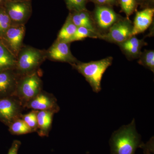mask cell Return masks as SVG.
I'll return each instance as SVG.
<instances>
[{
  "label": "cell",
  "instance_id": "23",
  "mask_svg": "<svg viewBox=\"0 0 154 154\" xmlns=\"http://www.w3.org/2000/svg\"><path fill=\"white\" fill-rule=\"evenodd\" d=\"M11 25V19L5 8H0V40Z\"/></svg>",
  "mask_w": 154,
  "mask_h": 154
},
{
  "label": "cell",
  "instance_id": "2",
  "mask_svg": "<svg viewBox=\"0 0 154 154\" xmlns=\"http://www.w3.org/2000/svg\"><path fill=\"white\" fill-rule=\"evenodd\" d=\"M46 59V50L24 45L17 54L14 71L19 78L36 72Z\"/></svg>",
  "mask_w": 154,
  "mask_h": 154
},
{
  "label": "cell",
  "instance_id": "12",
  "mask_svg": "<svg viewBox=\"0 0 154 154\" xmlns=\"http://www.w3.org/2000/svg\"><path fill=\"white\" fill-rule=\"evenodd\" d=\"M95 20L99 28L106 30L119 19L113 10L104 6H97L94 12Z\"/></svg>",
  "mask_w": 154,
  "mask_h": 154
},
{
  "label": "cell",
  "instance_id": "19",
  "mask_svg": "<svg viewBox=\"0 0 154 154\" xmlns=\"http://www.w3.org/2000/svg\"><path fill=\"white\" fill-rule=\"evenodd\" d=\"M9 130L13 135H22L32 133L30 128L21 118L13 122L9 125Z\"/></svg>",
  "mask_w": 154,
  "mask_h": 154
},
{
  "label": "cell",
  "instance_id": "5",
  "mask_svg": "<svg viewBox=\"0 0 154 154\" xmlns=\"http://www.w3.org/2000/svg\"><path fill=\"white\" fill-rule=\"evenodd\" d=\"M4 8L12 25H25L32 15V1L8 0Z\"/></svg>",
  "mask_w": 154,
  "mask_h": 154
},
{
  "label": "cell",
  "instance_id": "1",
  "mask_svg": "<svg viewBox=\"0 0 154 154\" xmlns=\"http://www.w3.org/2000/svg\"><path fill=\"white\" fill-rule=\"evenodd\" d=\"M136 128L134 119L112 134L109 140L111 154H135L142 143Z\"/></svg>",
  "mask_w": 154,
  "mask_h": 154
},
{
  "label": "cell",
  "instance_id": "6",
  "mask_svg": "<svg viewBox=\"0 0 154 154\" xmlns=\"http://www.w3.org/2000/svg\"><path fill=\"white\" fill-rule=\"evenodd\" d=\"M24 106L15 96L0 98V121L8 126L21 118Z\"/></svg>",
  "mask_w": 154,
  "mask_h": 154
},
{
  "label": "cell",
  "instance_id": "13",
  "mask_svg": "<svg viewBox=\"0 0 154 154\" xmlns=\"http://www.w3.org/2000/svg\"><path fill=\"white\" fill-rule=\"evenodd\" d=\"M154 14V9L148 8L137 13L133 25L131 36L143 33L151 25Z\"/></svg>",
  "mask_w": 154,
  "mask_h": 154
},
{
  "label": "cell",
  "instance_id": "28",
  "mask_svg": "<svg viewBox=\"0 0 154 154\" xmlns=\"http://www.w3.org/2000/svg\"><path fill=\"white\" fill-rule=\"evenodd\" d=\"M93 1L98 5L103 6L113 5L116 2V0H93Z\"/></svg>",
  "mask_w": 154,
  "mask_h": 154
},
{
  "label": "cell",
  "instance_id": "3",
  "mask_svg": "<svg viewBox=\"0 0 154 154\" xmlns=\"http://www.w3.org/2000/svg\"><path fill=\"white\" fill-rule=\"evenodd\" d=\"M113 59V57H109L99 60L92 61L88 63L79 61L71 66L85 78L93 91L98 93L102 89L101 82L103 74L112 64Z\"/></svg>",
  "mask_w": 154,
  "mask_h": 154
},
{
  "label": "cell",
  "instance_id": "8",
  "mask_svg": "<svg viewBox=\"0 0 154 154\" xmlns=\"http://www.w3.org/2000/svg\"><path fill=\"white\" fill-rule=\"evenodd\" d=\"M25 31V25H11L0 40L16 58L24 45Z\"/></svg>",
  "mask_w": 154,
  "mask_h": 154
},
{
  "label": "cell",
  "instance_id": "9",
  "mask_svg": "<svg viewBox=\"0 0 154 154\" xmlns=\"http://www.w3.org/2000/svg\"><path fill=\"white\" fill-rule=\"evenodd\" d=\"M70 43L56 39L46 50V59L54 61L67 63L71 65L79 61L72 53Z\"/></svg>",
  "mask_w": 154,
  "mask_h": 154
},
{
  "label": "cell",
  "instance_id": "26",
  "mask_svg": "<svg viewBox=\"0 0 154 154\" xmlns=\"http://www.w3.org/2000/svg\"><path fill=\"white\" fill-rule=\"evenodd\" d=\"M140 148L143 150V154H154V137L151 138L146 143L143 142L140 145Z\"/></svg>",
  "mask_w": 154,
  "mask_h": 154
},
{
  "label": "cell",
  "instance_id": "25",
  "mask_svg": "<svg viewBox=\"0 0 154 154\" xmlns=\"http://www.w3.org/2000/svg\"><path fill=\"white\" fill-rule=\"evenodd\" d=\"M137 2L135 0H120V5L122 10L128 18L134 12Z\"/></svg>",
  "mask_w": 154,
  "mask_h": 154
},
{
  "label": "cell",
  "instance_id": "27",
  "mask_svg": "<svg viewBox=\"0 0 154 154\" xmlns=\"http://www.w3.org/2000/svg\"><path fill=\"white\" fill-rule=\"evenodd\" d=\"M21 145V142L20 141L14 140L12 144L8 154H18V151Z\"/></svg>",
  "mask_w": 154,
  "mask_h": 154
},
{
  "label": "cell",
  "instance_id": "31",
  "mask_svg": "<svg viewBox=\"0 0 154 154\" xmlns=\"http://www.w3.org/2000/svg\"><path fill=\"white\" fill-rule=\"evenodd\" d=\"M11 1H32V0H11Z\"/></svg>",
  "mask_w": 154,
  "mask_h": 154
},
{
  "label": "cell",
  "instance_id": "18",
  "mask_svg": "<svg viewBox=\"0 0 154 154\" xmlns=\"http://www.w3.org/2000/svg\"><path fill=\"white\" fill-rule=\"evenodd\" d=\"M78 27L72 21L69 14L62 28L60 30L56 39L70 43V41L74 35Z\"/></svg>",
  "mask_w": 154,
  "mask_h": 154
},
{
  "label": "cell",
  "instance_id": "21",
  "mask_svg": "<svg viewBox=\"0 0 154 154\" xmlns=\"http://www.w3.org/2000/svg\"><path fill=\"white\" fill-rule=\"evenodd\" d=\"M138 63L149 69L153 72H154V51L153 50H146L140 55Z\"/></svg>",
  "mask_w": 154,
  "mask_h": 154
},
{
  "label": "cell",
  "instance_id": "24",
  "mask_svg": "<svg viewBox=\"0 0 154 154\" xmlns=\"http://www.w3.org/2000/svg\"><path fill=\"white\" fill-rule=\"evenodd\" d=\"M67 8L70 12L86 10L87 0H64Z\"/></svg>",
  "mask_w": 154,
  "mask_h": 154
},
{
  "label": "cell",
  "instance_id": "14",
  "mask_svg": "<svg viewBox=\"0 0 154 154\" xmlns=\"http://www.w3.org/2000/svg\"><path fill=\"white\" fill-rule=\"evenodd\" d=\"M55 111L41 110L37 112V132L41 137L48 136L51 128L54 115Z\"/></svg>",
  "mask_w": 154,
  "mask_h": 154
},
{
  "label": "cell",
  "instance_id": "22",
  "mask_svg": "<svg viewBox=\"0 0 154 154\" xmlns=\"http://www.w3.org/2000/svg\"><path fill=\"white\" fill-rule=\"evenodd\" d=\"M38 111L37 110H32L27 114H22L21 116V118L30 128L32 132L37 131V114Z\"/></svg>",
  "mask_w": 154,
  "mask_h": 154
},
{
  "label": "cell",
  "instance_id": "30",
  "mask_svg": "<svg viewBox=\"0 0 154 154\" xmlns=\"http://www.w3.org/2000/svg\"><path fill=\"white\" fill-rule=\"evenodd\" d=\"M145 1H146V0H135L136 2H142Z\"/></svg>",
  "mask_w": 154,
  "mask_h": 154
},
{
  "label": "cell",
  "instance_id": "4",
  "mask_svg": "<svg viewBox=\"0 0 154 154\" xmlns=\"http://www.w3.org/2000/svg\"><path fill=\"white\" fill-rule=\"evenodd\" d=\"M42 91V81L36 72L19 78L15 96L21 101L24 107L27 102Z\"/></svg>",
  "mask_w": 154,
  "mask_h": 154
},
{
  "label": "cell",
  "instance_id": "17",
  "mask_svg": "<svg viewBox=\"0 0 154 154\" xmlns=\"http://www.w3.org/2000/svg\"><path fill=\"white\" fill-rule=\"evenodd\" d=\"M17 58L0 40V72L14 69Z\"/></svg>",
  "mask_w": 154,
  "mask_h": 154
},
{
  "label": "cell",
  "instance_id": "7",
  "mask_svg": "<svg viewBox=\"0 0 154 154\" xmlns=\"http://www.w3.org/2000/svg\"><path fill=\"white\" fill-rule=\"evenodd\" d=\"M133 25L128 18L119 19L109 28L106 34L100 36V38L106 41L119 44L126 41L131 36Z\"/></svg>",
  "mask_w": 154,
  "mask_h": 154
},
{
  "label": "cell",
  "instance_id": "10",
  "mask_svg": "<svg viewBox=\"0 0 154 154\" xmlns=\"http://www.w3.org/2000/svg\"><path fill=\"white\" fill-rule=\"evenodd\" d=\"M24 108L37 111L53 110L56 113L60 110V107L55 96L53 94L43 90L27 102L24 106Z\"/></svg>",
  "mask_w": 154,
  "mask_h": 154
},
{
  "label": "cell",
  "instance_id": "11",
  "mask_svg": "<svg viewBox=\"0 0 154 154\" xmlns=\"http://www.w3.org/2000/svg\"><path fill=\"white\" fill-rule=\"evenodd\" d=\"M19 79L14 69L0 72V98L15 96Z\"/></svg>",
  "mask_w": 154,
  "mask_h": 154
},
{
  "label": "cell",
  "instance_id": "15",
  "mask_svg": "<svg viewBox=\"0 0 154 154\" xmlns=\"http://www.w3.org/2000/svg\"><path fill=\"white\" fill-rule=\"evenodd\" d=\"M69 14L72 21L77 27H85L94 33L100 34L96 30L92 17L87 9L81 11H72Z\"/></svg>",
  "mask_w": 154,
  "mask_h": 154
},
{
  "label": "cell",
  "instance_id": "29",
  "mask_svg": "<svg viewBox=\"0 0 154 154\" xmlns=\"http://www.w3.org/2000/svg\"><path fill=\"white\" fill-rule=\"evenodd\" d=\"M8 0H0V8L4 7L5 4Z\"/></svg>",
  "mask_w": 154,
  "mask_h": 154
},
{
  "label": "cell",
  "instance_id": "20",
  "mask_svg": "<svg viewBox=\"0 0 154 154\" xmlns=\"http://www.w3.org/2000/svg\"><path fill=\"white\" fill-rule=\"evenodd\" d=\"M101 35V34L94 33L85 27H78L75 33L70 41V43L72 42L82 40L88 37L93 38H100Z\"/></svg>",
  "mask_w": 154,
  "mask_h": 154
},
{
  "label": "cell",
  "instance_id": "16",
  "mask_svg": "<svg viewBox=\"0 0 154 154\" xmlns=\"http://www.w3.org/2000/svg\"><path fill=\"white\" fill-rule=\"evenodd\" d=\"M145 45L143 40L132 36L119 45L127 55L131 57H136L140 56L141 53V48Z\"/></svg>",
  "mask_w": 154,
  "mask_h": 154
}]
</instances>
